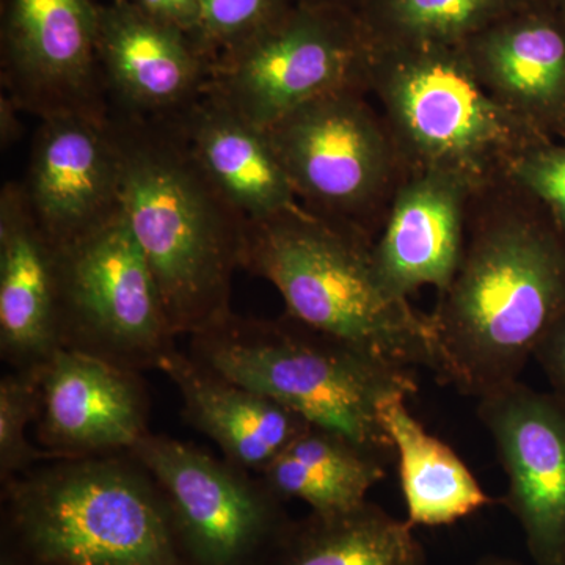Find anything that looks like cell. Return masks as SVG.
<instances>
[{"mask_svg":"<svg viewBox=\"0 0 565 565\" xmlns=\"http://www.w3.org/2000/svg\"><path fill=\"white\" fill-rule=\"evenodd\" d=\"M148 419L141 373L68 349L44 364L36 440L52 459L129 455Z\"/></svg>","mask_w":565,"mask_h":565,"instance_id":"14","label":"cell"},{"mask_svg":"<svg viewBox=\"0 0 565 565\" xmlns=\"http://www.w3.org/2000/svg\"><path fill=\"white\" fill-rule=\"evenodd\" d=\"M371 40L355 11L315 0L289 9L212 65L207 95L267 129L303 104L366 90Z\"/></svg>","mask_w":565,"mask_h":565,"instance_id":"8","label":"cell"},{"mask_svg":"<svg viewBox=\"0 0 565 565\" xmlns=\"http://www.w3.org/2000/svg\"><path fill=\"white\" fill-rule=\"evenodd\" d=\"M470 185L441 172H407L374 241L375 269L385 288L408 299L423 286L445 292L467 244Z\"/></svg>","mask_w":565,"mask_h":565,"instance_id":"17","label":"cell"},{"mask_svg":"<svg viewBox=\"0 0 565 565\" xmlns=\"http://www.w3.org/2000/svg\"><path fill=\"white\" fill-rule=\"evenodd\" d=\"M158 370L177 386L185 422L210 437L223 459L252 473H259L311 426L266 394L226 377L178 348L163 356Z\"/></svg>","mask_w":565,"mask_h":565,"instance_id":"19","label":"cell"},{"mask_svg":"<svg viewBox=\"0 0 565 565\" xmlns=\"http://www.w3.org/2000/svg\"><path fill=\"white\" fill-rule=\"evenodd\" d=\"M537 0H364L356 14L373 43L462 46Z\"/></svg>","mask_w":565,"mask_h":565,"instance_id":"24","label":"cell"},{"mask_svg":"<svg viewBox=\"0 0 565 565\" xmlns=\"http://www.w3.org/2000/svg\"><path fill=\"white\" fill-rule=\"evenodd\" d=\"M3 559L20 565H188L169 511L131 455L50 459L2 484Z\"/></svg>","mask_w":565,"mask_h":565,"instance_id":"4","label":"cell"},{"mask_svg":"<svg viewBox=\"0 0 565 565\" xmlns=\"http://www.w3.org/2000/svg\"><path fill=\"white\" fill-rule=\"evenodd\" d=\"M505 478V505L537 565H565V399L522 381L479 397Z\"/></svg>","mask_w":565,"mask_h":565,"instance_id":"12","label":"cell"},{"mask_svg":"<svg viewBox=\"0 0 565 565\" xmlns=\"http://www.w3.org/2000/svg\"><path fill=\"white\" fill-rule=\"evenodd\" d=\"M534 359L552 385V392L565 399V313L542 338L534 352Z\"/></svg>","mask_w":565,"mask_h":565,"instance_id":"28","label":"cell"},{"mask_svg":"<svg viewBox=\"0 0 565 565\" xmlns=\"http://www.w3.org/2000/svg\"><path fill=\"white\" fill-rule=\"evenodd\" d=\"M61 348L55 248L21 182L0 193V355L10 370L44 366Z\"/></svg>","mask_w":565,"mask_h":565,"instance_id":"18","label":"cell"},{"mask_svg":"<svg viewBox=\"0 0 565 565\" xmlns=\"http://www.w3.org/2000/svg\"><path fill=\"white\" fill-rule=\"evenodd\" d=\"M264 565H426V553L407 520L366 501L291 522Z\"/></svg>","mask_w":565,"mask_h":565,"instance_id":"23","label":"cell"},{"mask_svg":"<svg viewBox=\"0 0 565 565\" xmlns=\"http://www.w3.org/2000/svg\"><path fill=\"white\" fill-rule=\"evenodd\" d=\"M396 394L379 407L394 452L412 526H446L492 504L467 463L451 446L427 433Z\"/></svg>","mask_w":565,"mask_h":565,"instance_id":"21","label":"cell"},{"mask_svg":"<svg viewBox=\"0 0 565 565\" xmlns=\"http://www.w3.org/2000/svg\"><path fill=\"white\" fill-rule=\"evenodd\" d=\"M460 47L494 102L541 136L565 139V21L552 0L509 14Z\"/></svg>","mask_w":565,"mask_h":565,"instance_id":"16","label":"cell"},{"mask_svg":"<svg viewBox=\"0 0 565 565\" xmlns=\"http://www.w3.org/2000/svg\"><path fill=\"white\" fill-rule=\"evenodd\" d=\"M503 202L467 233L462 262L438 294L435 375L482 397L520 381L542 338L565 313V241L544 207Z\"/></svg>","mask_w":565,"mask_h":565,"instance_id":"1","label":"cell"},{"mask_svg":"<svg viewBox=\"0 0 565 565\" xmlns=\"http://www.w3.org/2000/svg\"><path fill=\"white\" fill-rule=\"evenodd\" d=\"M366 87L405 172L451 174L476 196L505 184L516 154L545 137L494 102L460 46L371 41Z\"/></svg>","mask_w":565,"mask_h":565,"instance_id":"6","label":"cell"},{"mask_svg":"<svg viewBox=\"0 0 565 565\" xmlns=\"http://www.w3.org/2000/svg\"><path fill=\"white\" fill-rule=\"evenodd\" d=\"M20 114H22V110L17 106V103L6 93H2V98H0V143H2V150H7L21 139Z\"/></svg>","mask_w":565,"mask_h":565,"instance_id":"30","label":"cell"},{"mask_svg":"<svg viewBox=\"0 0 565 565\" xmlns=\"http://www.w3.org/2000/svg\"><path fill=\"white\" fill-rule=\"evenodd\" d=\"M2 565H20V564H14V563H11V561L3 559Z\"/></svg>","mask_w":565,"mask_h":565,"instance_id":"34","label":"cell"},{"mask_svg":"<svg viewBox=\"0 0 565 565\" xmlns=\"http://www.w3.org/2000/svg\"><path fill=\"white\" fill-rule=\"evenodd\" d=\"M177 118L196 162L247 221L299 204L259 126L207 93Z\"/></svg>","mask_w":565,"mask_h":565,"instance_id":"20","label":"cell"},{"mask_svg":"<svg viewBox=\"0 0 565 565\" xmlns=\"http://www.w3.org/2000/svg\"><path fill=\"white\" fill-rule=\"evenodd\" d=\"M315 2L332 3V6L344 7L352 11H359L364 0H315Z\"/></svg>","mask_w":565,"mask_h":565,"instance_id":"32","label":"cell"},{"mask_svg":"<svg viewBox=\"0 0 565 565\" xmlns=\"http://www.w3.org/2000/svg\"><path fill=\"white\" fill-rule=\"evenodd\" d=\"M364 93L321 96L264 131L303 207L374 241L407 172Z\"/></svg>","mask_w":565,"mask_h":565,"instance_id":"7","label":"cell"},{"mask_svg":"<svg viewBox=\"0 0 565 565\" xmlns=\"http://www.w3.org/2000/svg\"><path fill=\"white\" fill-rule=\"evenodd\" d=\"M98 58L110 111L126 117H177L211 79L212 62L199 41L136 0L98 6Z\"/></svg>","mask_w":565,"mask_h":565,"instance_id":"15","label":"cell"},{"mask_svg":"<svg viewBox=\"0 0 565 565\" xmlns=\"http://www.w3.org/2000/svg\"><path fill=\"white\" fill-rule=\"evenodd\" d=\"M508 182L544 207L565 241V139L527 145L509 167Z\"/></svg>","mask_w":565,"mask_h":565,"instance_id":"27","label":"cell"},{"mask_svg":"<svg viewBox=\"0 0 565 565\" xmlns=\"http://www.w3.org/2000/svg\"><path fill=\"white\" fill-rule=\"evenodd\" d=\"M43 366L10 370L0 379V482L28 473L52 459L32 444L28 429L36 423L41 408Z\"/></svg>","mask_w":565,"mask_h":565,"instance_id":"25","label":"cell"},{"mask_svg":"<svg viewBox=\"0 0 565 565\" xmlns=\"http://www.w3.org/2000/svg\"><path fill=\"white\" fill-rule=\"evenodd\" d=\"M2 87L24 114L107 120L93 0H2Z\"/></svg>","mask_w":565,"mask_h":565,"instance_id":"11","label":"cell"},{"mask_svg":"<svg viewBox=\"0 0 565 565\" xmlns=\"http://www.w3.org/2000/svg\"><path fill=\"white\" fill-rule=\"evenodd\" d=\"M294 0H200L196 41L212 65L289 9Z\"/></svg>","mask_w":565,"mask_h":565,"instance_id":"26","label":"cell"},{"mask_svg":"<svg viewBox=\"0 0 565 565\" xmlns=\"http://www.w3.org/2000/svg\"><path fill=\"white\" fill-rule=\"evenodd\" d=\"M55 278L62 349L137 373L158 370L177 349L158 282L122 212L55 248Z\"/></svg>","mask_w":565,"mask_h":565,"instance_id":"9","label":"cell"},{"mask_svg":"<svg viewBox=\"0 0 565 565\" xmlns=\"http://www.w3.org/2000/svg\"><path fill=\"white\" fill-rule=\"evenodd\" d=\"M373 245L299 203L248 221L243 270L273 282L294 321L397 366L435 373L429 315L385 288Z\"/></svg>","mask_w":565,"mask_h":565,"instance_id":"3","label":"cell"},{"mask_svg":"<svg viewBox=\"0 0 565 565\" xmlns=\"http://www.w3.org/2000/svg\"><path fill=\"white\" fill-rule=\"evenodd\" d=\"M129 455L161 490L188 565H264L291 525L258 476L199 446L150 433Z\"/></svg>","mask_w":565,"mask_h":565,"instance_id":"10","label":"cell"},{"mask_svg":"<svg viewBox=\"0 0 565 565\" xmlns=\"http://www.w3.org/2000/svg\"><path fill=\"white\" fill-rule=\"evenodd\" d=\"M109 118H46L33 137L21 185L41 232L55 248L121 214L120 159Z\"/></svg>","mask_w":565,"mask_h":565,"instance_id":"13","label":"cell"},{"mask_svg":"<svg viewBox=\"0 0 565 565\" xmlns=\"http://www.w3.org/2000/svg\"><path fill=\"white\" fill-rule=\"evenodd\" d=\"M156 20L174 25L196 40L200 24V0H136Z\"/></svg>","mask_w":565,"mask_h":565,"instance_id":"29","label":"cell"},{"mask_svg":"<svg viewBox=\"0 0 565 565\" xmlns=\"http://www.w3.org/2000/svg\"><path fill=\"white\" fill-rule=\"evenodd\" d=\"M473 565H525L520 563V561L512 559V557L504 556H487L482 557L481 561Z\"/></svg>","mask_w":565,"mask_h":565,"instance_id":"31","label":"cell"},{"mask_svg":"<svg viewBox=\"0 0 565 565\" xmlns=\"http://www.w3.org/2000/svg\"><path fill=\"white\" fill-rule=\"evenodd\" d=\"M553 7L557 10V13L563 17V20L565 21V0H552Z\"/></svg>","mask_w":565,"mask_h":565,"instance_id":"33","label":"cell"},{"mask_svg":"<svg viewBox=\"0 0 565 565\" xmlns=\"http://www.w3.org/2000/svg\"><path fill=\"white\" fill-rule=\"evenodd\" d=\"M189 353L226 377L392 460L379 407L418 392L415 370L397 366L294 321L223 316L191 334Z\"/></svg>","mask_w":565,"mask_h":565,"instance_id":"5","label":"cell"},{"mask_svg":"<svg viewBox=\"0 0 565 565\" xmlns=\"http://www.w3.org/2000/svg\"><path fill=\"white\" fill-rule=\"evenodd\" d=\"M388 460L337 430L308 426L256 473L281 500H300L315 514H338L366 503L384 481Z\"/></svg>","mask_w":565,"mask_h":565,"instance_id":"22","label":"cell"},{"mask_svg":"<svg viewBox=\"0 0 565 565\" xmlns=\"http://www.w3.org/2000/svg\"><path fill=\"white\" fill-rule=\"evenodd\" d=\"M121 174V212L150 266L174 334L232 313L247 217L210 180L180 121L110 111Z\"/></svg>","mask_w":565,"mask_h":565,"instance_id":"2","label":"cell"}]
</instances>
